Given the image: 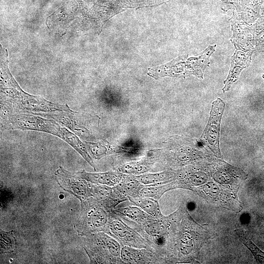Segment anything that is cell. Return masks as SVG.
I'll list each match as a JSON object with an SVG mask.
<instances>
[{
	"label": "cell",
	"mask_w": 264,
	"mask_h": 264,
	"mask_svg": "<svg viewBox=\"0 0 264 264\" xmlns=\"http://www.w3.org/2000/svg\"><path fill=\"white\" fill-rule=\"evenodd\" d=\"M112 210L107 203L93 197L81 202V211L75 226L77 232L83 236L105 232Z\"/></svg>",
	"instance_id": "obj_1"
},
{
	"label": "cell",
	"mask_w": 264,
	"mask_h": 264,
	"mask_svg": "<svg viewBox=\"0 0 264 264\" xmlns=\"http://www.w3.org/2000/svg\"><path fill=\"white\" fill-rule=\"evenodd\" d=\"M9 75L8 83L14 88H4V92L9 98H5V104H2L8 110H11L14 108L28 110L29 111H43L52 112L56 111L73 112L67 105H63L50 102L44 99L28 94L22 90L15 82L14 80Z\"/></svg>",
	"instance_id": "obj_2"
},
{
	"label": "cell",
	"mask_w": 264,
	"mask_h": 264,
	"mask_svg": "<svg viewBox=\"0 0 264 264\" xmlns=\"http://www.w3.org/2000/svg\"><path fill=\"white\" fill-rule=\"evenodd\" d=\"M1 122L4 129H17L22 130H34L50 133L64 140L69 131L62 127L55 121L27 114L5 113Z\"/></svg>",
	"instance_id": "obj_3"
},
{
	"label": "cell",
	"mask_w": 264,
	"mask_h": 264,
	"mask_svg": "<svg viewBox=\"0 0 264 264\" xmlns=\"http://www.w3.org/2000/svg\"><path fill=\"white\" fill-rule=\"evenodd\" d=\"M225 105V103L220 98L213 102L208 123L200 137V140L219 157H221L220 128Z\"/></svg>",
	"instance_id": "obj_4"
},
{
	"label": "cell",
	"mask_w": 264,
	"mask_h": 264,
	"mask_svg": "<svg viewBox=\"0 0 264 264\" xmlns=\"http://www.w3.org/2000/svg\"><path fill=\"white\" fill-rule=\"evenodd\" d=\"M111 214L105 232L124 245L137 248H148L147 242L119 218Z\"/></svg>",
	"instance_id": "obj_5"
},
{
	"label": "cell",
	"mask_w": 264,
	"mask_h": 264,
	"mask_svg": "<svg viewBox=\"0 0 264 264\" xmlns=\"http://www.w3.org/2000/svg\"><path fill=\"white\" fill-rule=\"evenodd\" d=\"M55 175L60 186L76 197L81 202L91 197L90 184L76 173H70L61 166Z\"/></svg>",
	"instance_id": "obj_6"
},
{
	"label": "cell",
	"mask_w": 264,
	"mask_h": 264,
	"mask_svg": "<svg viewBox=\"0 0 264 264\" xmlns=\"http://www.w3.org/2000/svg\"><path fill=\"white\" fill-rule=\"evenodd\" d=\"M250 54H245L241 51H236L231 58V65L228 77L225 82L223 91L229 90L231 85L239 79L242 70L248 66L250 63Z\"/></svg>",
	"instance_id": "obj_7"
},
{
	"label": "cell",
	"mask_w": 264,
	"mask_h": 264,
	"mask_svg": "<svg viewBox=\"0 0 264 264\" xmlns=\"http://www.w3.org/2000/svg\"><path fill=\"white\" fill-rule=\"evenodd\" d=\"M171 216H163L154 222L143 225L144 232L148 238L151 239L154 243H161L165 242V236L170 228Z\"/></svg>",
	"instance_id": "obj_8"
},
{
	"label": "cell",
	"mask_w": 264,
	"mask_h": 264,
	"mask_svg": "<svg viewBox=\"0 0 264 264\" xmlns=\"http://www.w3.org/2000/svg\"><path fill=\"white\" fill-rule=\"evenodd\" d=\"M80 177L87 181L97 184L114 187L121 181L122 175L114 172L103 173H89L82 171L76 173Z\"/></svg>",
	"instance_id": "obj_9"
},
{
	"label": "cell",
	"mask_w": 264,
	"mask_h": 264,
	"mask_svg": "<svg viewBox=\"0 0 264 264\" xmlns=\"http://www.w3.org/2000/svg\"><path fill=\"white\" fill-rule=\"evenodd\" d=\"M113 212L123 216L141 226L145 225L157 220L156 219L136 205L117 208L114 210Z\"/></svg>",
	"instance_id": "obj_10"
},
{
	"label": "cell",
	"mask_w": 264,
	"mask_h": 264,
	"mask_svg": "<svg viewBox=\"0 0 264 264\" xmlns=\"http://www.w3.org/2000/svg\"><path fill=\"white\" fill-rule=\"evenodd\" d=\"M176 188L187 189L186 185L180 181L163 185L144 186L139 191L137 197H147L158 200L165 192Z\"/></svg>",
	"instance_id": "obj_11"
},
{
	"label": "cell",
	"mask_w": 264,
	"mask_h": 264,
	"mask_svg": "<svg viewBox=\"0 0 264 264\" xmlns=\"http://www.w3.org/2000/svg\"><path fill=\"white\" fill-rule=\"evenodd\" d=\"M128 198L132 204L139 206L156 220L163 217L160 209L158 200L147 197H128Z\"/></svg>",
	"instance_id": "obj_12"
},
{
	"label": "cell",
	"mask_w": 264,
	"mask_h": 264,
	"mask_svg": "<svg viewBox=\"0 0 264 264\" xmlns=\"http://www.w3.org/2000/svg\"><path fill=\"white\" fill-rule=\"evenodd\" d=\"M144 186L134 176H123L120 182L114 187L127 197L136 198L139 191Z\"/></svg>",
	"instance_id": "obj_13"
},
{
	"label": "cell",
	"mask_w": 264,
	"mask_h": 264,
	"mask_svg": "<svg viewBox=\"0 0 264 264\" xmlns=\"http://www.w3.org/2000/svg\"><path fill=\"white\" fill-rule=\"evenodd\" d=\"M124 245L121 250L120 259L122 262L128 264L147 263L148 261L144 249Z\"/></svg>",
	"instance_id": "obj_14"
},
{
	"label": "cell",
	"mask_w": 264,
	"mask_h": 264,
	"mask_svg": "<svg viewBox=\"0 0 264 264\" xmlns=\"http://www.w3.org/2000/svg\"><path fill=\"white\" fill-rule=\"evenodd\" d=\"M175 177L174 173L163 172L154 174H144L135 177L144 186L155 185L168 182Z\"/></svg>",
	"instance_id": "obj_15"
},
{
	"label": "cell",
	"mask_w": 264,
	"mask_h": 264,
	"mask_svg": "<svg viewBox=\"0 0 264 264\" xmlns=\"http://www.w3.org/2000/svg\"><path fill=\"white\" fill-rule=\"evenodd\" d=\"M235 232L243 244L251 252L257 263L264 264V252L253 242L246 232L242 228L237 229Z\"/></svg>",
	"instance_id": "obj_16"
},
{
	"label": "cell",
	"mask_w": 264,
	"mask_h": 264,
	"mask_svg": "<svg viewBox=\"0 0 264 264\" xmlns=\"http://www.w3.org/2000/svg\"><path fill=\"white\" fill-rule=\"evenodd\" d=\"M99 235L105 244L108 251L113 261H116V259L120 258L121 246L119 242L113 237L104 232H99Z\"/></svg>",
	"instance_id": "obj_17"
},
{
	"label": "cell",
	"mask_w": 264,
	"mask_h": 264,
	"mask_svg": "<svg viewBox=\"0 0 264 264\" xmlns=\"http://www.w3.org/2000/svg\"><path fill=\"white\" fill-rule=\"evenodd\" d=\"M12 232H6L0 231V253H8L13 251L15 247V239Z\"/></svg>",
	"instance_id": "obj_18"
},
{
	"label": "cell",
	"mask_w": 264,
	"mask_h": 264,
	"mask_svg": "<svg viewBox=\"0 0 264 264\" xmlns=\"http://www.w3.org/2000/svg\"><path fill=\"white\" fill-rule=\"evenodd\" d=\"M149 166L148 164L142 162H131L124 165L121 170L127 174H136L143 173L148 170Z\"/></svg>",
	"instance_id": "obj_19"
},
{
	"label": "cell",
	"mask_w": 264,
	"mask_h": 264,
	"mask_svg": "<svg viewBox=\"0 0 264 264\" xmlns=\"http://www.w3.org/2000/svg\"><path fill=\"white\" fill-rule=\"evenodd\" d=\"M263 78H264V75H263Z\"/></svg>",
	"instance_id": "obj_20"
}]
</instances>
